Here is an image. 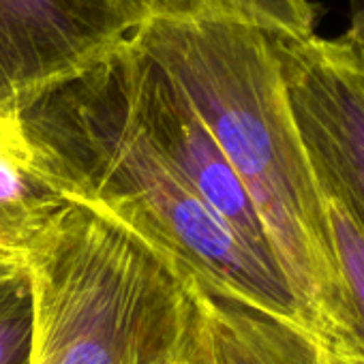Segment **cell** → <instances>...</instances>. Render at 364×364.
<instances>
[{"mask_svg":"<svg viewBox=\"0 0 364 364\" xmlns=\"http://www.w3.org/2000/svg\"><path fill=\"white\" fill-rule=\"evenodd\" d=\"M129 37L185 92L240 178L309 332L330 353L347 355L351 313L270 35L193 16L150 20Z\"/></svg>","mask_w":364,"mask_h":364,"instance_id":"obj_1","label":"cell"},{"mask_svg":"<svg viewBox=\"0 0 364 364\" xmlns=\"http://www.w3.org/2000/svg\"><path fill=\"white\" fill-rule=\"evenodd\" d=\"M120 41L18 116L33 165L60 196L112 215L202 289L309 330L283 270L196 196L139 122Z\"/></svg>","mask_w":364,"mask_h":364,"instance_id":"obj_2","label":"cell"},{"mask_svg":"<svg viewBox=\"0 0 364 364\" xmlns=\"http://www.w3.org/2000/svg\"><path fill=\"white\" fill-rule=\"evenodd\" d=\"M28 364H185L196 281L112 215L75 200L26 255Z\"/></svg>","mask_w":364,"mask_h":364,"instance_id":"obj_3","label":"cell"},{"mask_svg":"<svg viewBox=\"0 0 364 364\" xmlns=\"http://www.w3.org/2000/svg\"><path fill=\"white\" fill-rule=\"evenodd\" d=\"M270 41L317 185L364 230V46L351 31Z\"/></svg>","mask_w":364,"mask_h":364,"instance_id":"obj_4","label":"cell"},{"mask_svg":"<svg viewBox=\"0 0 364 364\" xmlns=\"http://www.w3.org/2000/svg\"><path fill=\"white\" fill-rule=\"evenodd\" d=\"M120 56L133 107L152 141L223 223L279 266L245 185L185 92L131 37L120 41Z\"/></svg>","mask_w":364,"mask_h":364,"instance_id":"obj_5","label":"cell"},{"mask_svg":"<svg viewBox=\"0 0 364 364\" xmlns=\"http://www.w3.org/2000/svg\"><path fill=\"white\" fill-rule=\"evenodd\" d=\"M118 41L95 28L71 0H0V114L18 118Z\"/></svg>","mask_w":364,"mask_h":364,"instance_id":"obj_6","label":"cell"},{"mask_svg":"<svg viewBox=\"0 0 364 364\" xmlns=\"http://www.w3.org/2000/svg\"><path fill=\"white\" fill-rule=\"evenodd\" d=\"M185 364H332V353L306 328L196 283Z\"/></svg>","mask_w":364,"mask_h":364,"instance_id":"obj_7","label":"cell"},{"mask_svg":"<svg viewBox=\"0 0 364 364\" xmlns=\"http://www.w3.org/2000/svg\"><path fill=\"white\" fill-rule=\"evenodd\" d=\"M77 11L112 39H124L150 20L215 16L277 37H309L321 16L313 0H71Z\"/></svg>","mask_w":364,"mask_h":364,"instance_id":"obj_8","label":"cell"},{"mask_svg":"<svg viewBox=\"0 0 364 364\" xmlns=\"http://www.w3.org/2000/svg\"><path fill=\"white\" fill-rule=\"evenodd\" d=\"M67 204L33 165L26 144H0V266L24 264L28 249Z\"/></svg>","mask_w":364,"mask_h":364,"instance_id":"obj_9","label":"cell"},{"mask_svg":"<svg viewBox=\"0 0 364 364\" xmlns=\"http://www.w3.org/2000/svg\"><path fill=\"white\" fill-rule=\"evenodd\" d=\"M323 200L328 240L351 313V343L343 358L364 360V230L326 187L317 185ZM341 358V355H338Z\"/></svg>","mask_w":364,"mask_h":364,"instance_id":"obj_10","label":"cell"},{"mask_svg":"<svg viewBox=\"0 0 364 364\" xmlns=\"http://www.w3.org/2000/svg\"><path fill=\"white\" fill-rule=\"evenodd\" d=\"M33 341V298L26 268L0 291V364H28Z\"/></svg>","mask_w":364,"mask_h":364,"instance_id":"obj_11","label":"cell"},{"mask_svg":"<svg viewBox=\"0 0 364 364\" xmlns=\"http://www.w3.org/2000/svg\"><path fill=\"white\" fill-rule=\"evenodd\" d=\"M0 144H26L20 127V118L0 114Z\"/></svg>","mask_w":364,"mask_h":364,"instance_id":"obj_12","label":"cell"},{"mask_svg":"<svg viewBox=\"0 0 364 364\" xmlns=\"http://www.w3.org/2000/svg\"><path fill=\"white\" fill-rule=\"evenodd\" d=\"M347 31H351L364 46V0H347Z\"/></svg>","mask_w":364,"mask_h":364,"instance_id":"obj_13","label":"cell"},{"mask_svg":"<svg viewBox=\"0 0 364 364\" xmlns=\"http://www.w3.org/2000/svg\"><path fill=\"white\" fill-rule=\"evenodd\" d=\"M24 264H3L0 266V291H3L11 281H16L24 272Z\"/></svg>","mask_w":364,"mask_h":364,"instance_id":"obj_14","label":"cell"},{"mask_svg":"<svg viewBox=\"0 0 364 364\" xmlns=\"http://www.w3.org/2000/svg\"><path fill=\"white\" fill-rule=\"evenodd\" d=\"M332 364H364V360H351V358H338L332 353Z\"/></svg>","mask_w":364,"mask_h":364,"instance_id":"obj_15","label":"cell"}]
</instances>
